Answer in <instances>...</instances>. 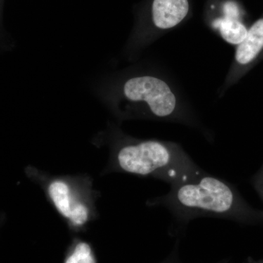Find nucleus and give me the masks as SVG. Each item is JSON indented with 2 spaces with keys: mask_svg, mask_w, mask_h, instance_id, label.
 <instances>
[{
  "mask_svg": "<svg viewBox=\"0 0 263 263\" xmlns=\"http://www.w3.org/2000/svg\"><path fill=\"white\" fill-rule=\"evenodd\" d=\"M174 218L171 234L181 237L190 221L200 217L227 219L249 226H263V210L247 203L228 181L203 171L186 182L171 186L169 193L156 198Z\"/></svg>",
  "mask_w": 263,
  "mask_h": 263,
  "instance_id": "1",
  "label": "nucleus"
},
{
  "mask_svg": "<svg viewBox=\"0 0 263 263\" xmlns=\"http://www.w3.org/2000/svg\"><path fill=\"white\" fill-rule=\"evenodd\" d=\"M116 157L124 172L152 176L171 186L186 182L204 171L182 147L171 141L148 140L124 145Z\"/></svg>",
  "mask_w": 263,
  "mask_h": 263,
  "instance_id": "2",
  "label": "nucleus"
},
{
  "mask_svg": "<svg viewBox=\"0 0 263 263\" xmlns=\"http://www.w3.org/2000/svg\"><path fill=\"white\" fill-rule=\"evenodd\" d=\"M123 94L129 101L146 104L152 115L157 119L196 125L194 118L181 108L171 86L160 78H132L124 84Z\"/></svg>",
  "mask_w": 263,
  "mask_h": 263,
  "instance_id": "3",
  "label": "nucleus"
},
{
  "mask_svg": "<svg viewBox=\"0 0 263 263\" xmlns=\"http://www.w3.org/2000/svg\"><path fill=\"white\" fill-rule=\"evenodd\" d=\"M190 10L188 0H154L152 21L156 28L167 30L179 25Z\"/></svg>",
  "mask_w": 263,
  "mask_h": 263,
  "instance_id": "4",
  "label": "nucleus"
},
{
  "mask_svg": "<svg viewBox=\"0 0 263 263\" xmlns=\"http://www.w3.org/2000/svg\"><path fill=\"white\" fill-rule=\"evenodd\" d=\"M263 50V17L256 21L248 29L247 37L235 51L234 68L249 65Z\"/></svg>",
  "mask_w": 263,
  "mask_h": 263,
  "instance_id": "5",
  "label": "nucleus"
},
{
  "mask_svg": "<svg viewBox=\"0 0 263 263\" xmlns=\"http://www.w3.org/2000/svg\"><path fill=\"white\" fill-rule=\"evenodd\" d=\"M212 27L219 32L224 41L235 46L243 42L248 32V29L239 18L224 15L214 19Z\"/></svg>",
  "mask_w": 263,
  "mask_h": 263,
  "instance_id": "6",
  "label": "nucleus"
},
{
  "mask_svg": "<svg viewBox=\"0 0 263 263\" xmlns=\"http://www.w3.org/2000/svg\"><path fill=\"white\" fill-rule=\"evenodd\" d=\"M49 194L59 212L65 217L70 218L72 209L67 185L62 181H54L50 185Z\"/></svg>",
  "mask_w": 263,
  "mask_h": 263,
  "instance_id": "7",
  "label": "nucleus"
},
{
  "mask_svg": "<svg viewBox=\"0 0 263 263\" xmlns=\"http://www.w3.org/2000/svg\"><path fill=\"white\" fill-rule=\"evenodd\" d=\"M65 263H95L89 245L86 243H79L76 246L73 253L67 259Z\"/></svg>",
  "mask_w": 263,
  "mask_h": 263,
  "instance_id": "8",
  "label": "nucleus"
},
{
  "mask_svg": "<svg viewBox=\"0 0 263 263\" xmlns=\"http://www.w3.org/2000/svg\"><path fill=\"white\" fill-rule=\"evenodd\" d=\"M69 219H70L71 221L76 226L84 224L88 219V209L82 204H78L73 209H72Z\"/></svg>",
  "mask_w": 263,
  "mask_h": 263,
  "instance_id": "9",
  "label": "nucleus"
},
{
  "mask_svg": "<svg viewBox=\"0 0 263 263\" xmlns=\"http://www.w3.org/2000/svg\"><path fill=\"white\" fill-rule=\"evenodd\" d=\"M252 183L263 202V164L257 174L252 178Z\"/></svg>",
  "mask_w": 263,
  "mask_h": 263,
  "instance_id": "10",
  "label": "nucleus"
},
{
  "mask_svg": "<svg viewBox=\"0 0 263 263\" xmlns=\"http://www.w3.org/2000/svg\"><path fill=\"white\" fill-rule=\"evenodd\" d=\"M243 263H263V258L256 259L252 258V257H248Z\"/></svg>",
  "mask_w": 263,
  "mask_h": 263,
  "instance_id": "11",
  "label": "nucleus"
},
{
  "mask_svg": "<svg viewBox=\"0 0 263 263\" xmlns=\"http://www.w3.org/2000/svg\"><path fill=\"white\" fill-rule=\"evenodd\" d=\"M217 263H229L228 262V260H223V261H220V262H217Z\"/></svg>",
  "mask_w": 263,
  "mask_h": 263,
  "instance_id": "12",
  "label": "nucleus"
}]
</instances>
